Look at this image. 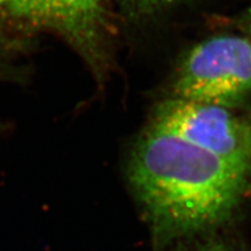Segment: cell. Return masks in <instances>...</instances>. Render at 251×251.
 <instances>
[{
    "instance_id": "1",
    "label": "cell",
    "mask_w": 251,
    "mask_h": 251,
    "mask_svg": "<svg viewBox=\"0 0 251 251\" xmlns=\"http://www.w3.org/2000/svg\"><path fill=\"white\" fill-rule=\"evenodd\" d=\"M251 176L174 134L149 128L131 152L135 196L158 233H196L220 224L240 202Z\"/></svg>"
},
{
    "instance_id": "4",
    "label": "cell",
    "mask_w": 251,
    "mask_h": 251,
    "mask_svg": "<svg viewBox=\"0 0 251 251\" xmlns=\"http://www.w3.org/2000/svg\"><path fill=\"white\" fill-rule=\"evenodd\" d=\"M150 126L208 150L251 176V122L234 109L172 98L157 107Z\"/></svg>"
},
{
    "instance_id": "2",
    "label": "cell",
    "mask_w": 251,
    "mask_h": 251,
    "mask_svg": "<svg viewBox=\"0 0 251 251\" xmlns=\"http://www.w3.org/2000/svg\"><path fill=\"white\" fill-rule=\"evenodd\" d=\"M0 28L21 41L37 33L55 34L94 70L105 61V0H0Z\"/></svg>"
},
{
    "instance_id": "7",
    "label": "cell",
    "mask_w": 251,
    "mask_h": 251,
    "mask_svg": "<svg viewBox=\"0 0 251 251\" xmlns=\"http://www.w3.org/2000/svg\"><path fill=\"white\" fill-rule=\"evenodd\" d=\"M19 77H20V71L12 63V59L0 58V81L17 80Z\"/></svg>"
},
{
    "instance_id": "8",
    "label": "cell",
    "mask_w": 251,
    "mask_h": 251,
    "mask_svg": "<svg viewBox=\"0 0 251 251\" xmlns=\"http://www.w3.org/2000/svg\"><path fill=\"white\" fill-rule=\"evenodd\" d=\"M242 27L244 31L247 33L248 36L251 37V6L248 8L246 14L242 18Z\"/></svg>"
},
{
    "instance_id": "5",
    "label": "cell",
    "mask_w": 251,
    "mask_h": 251,
    "mask_svg": "<svg viewBox=\"0 0 251 251\" xmlns=\"http://www.w3.org/2000/svg\"><path fill=\"white\" fill-rule=\"evenodd\" d=\"M179 0H118L122 8L131 17L142 18L162 11Z\"/></svg>"
},
{
    "instance_id": "3",
    "label": "cell",
    "mask_w": 251,
    "mask_h": 251,
    "mask_svg": "<svg viewBox=\"0 0 251 251\" xmlns=\"http://www.w3.org/2000/svg\"><path fill=\"white\" fill-rule=\"evenodd\" d=\"M174 98L236 109L251 98V37L220 35L198 43L183 59Z\"/></svg>"
},
{
    "instance_id": "6",
    "label": "cell",
    "mask_w": 251,
    "mask_h": 251,
    "mask_svg": "<svg viewBox=\"0 0 251 251\" xmlns=\"http://www.w3.org/2000/svg\"><path fill=\"white\" fill-rule=\"evenodd\" d=\"M24 47V41L18 40L0 28V58L13 59Z\"/></svg>"
}]
</instances>
